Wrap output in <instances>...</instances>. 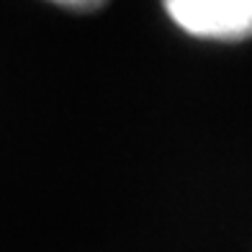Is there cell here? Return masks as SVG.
<instances>
[{"label":"cell","mask_w":252,"mask_h":252,"mask_svg":"<svg viewBox=\"0 0 252 252\" xmlns=\"http://www.w3.org/2000/svg\"><path fill=\"white\" fill-rule=\"evenodd\" d=\"M159 10L190 41L211 47L252 41V0H159Z\"/></svg>","instance_id":"6da1fadb"},{"label":"cell","mask_w":252,"mask_h":252,"mask_svg":"<svg viewBox=\"0 0 252 252\" xmlns=\"http://www.w3.org/2000/svg\"><path fill=\"white\" fill-rule=\"evenodd\" d=\"M57 10H64V13H75V16H93L98 10H103L111 0H41Z\"/></svg>","instance_id":"7a4b0ae2"}]
</instances>
